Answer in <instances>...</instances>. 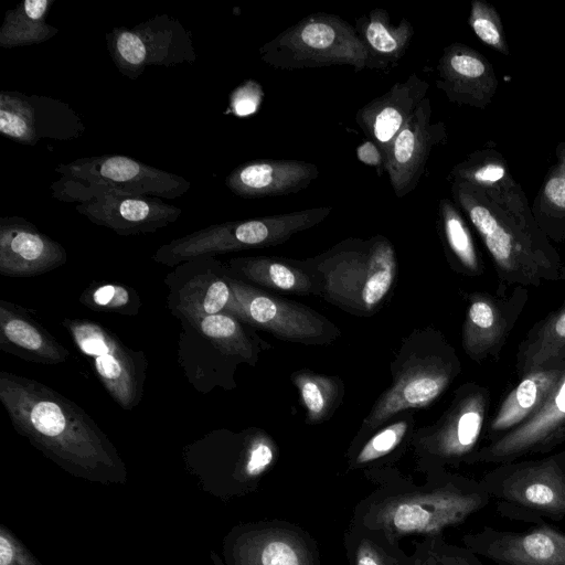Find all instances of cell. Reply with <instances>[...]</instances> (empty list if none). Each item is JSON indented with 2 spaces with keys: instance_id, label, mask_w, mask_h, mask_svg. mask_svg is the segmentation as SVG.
I'll use <instances>...</instances> for the list:
<instances>
[{
  "instance_id": "f6af8a7d",
  "label": "cell",
  "mask_w": 565,
  "mask_h": 565,
  "mask_svg": "<svg viewBox=\"0 0 565 565\" xmlns=\"http://www.w3.org/2000/svg\"><path fill=\"white\" fill-rule=\"evenodd\" d=\"M128 295L124 288L111 285L103 286L94 294L95 302L100 306H119L126 303Z\"/></svg>"
},
{
  "instance_id": "2e32d148",
  "label": "cell",
  "mask_w": 565,
  "mask_h": 565,
  "mask_svg": "<svg viewBox=\"0 0 565 565\" xmlns=\"http://www.w3.org/2000/svg\"><path fill=\"white\" fill-rule=\"evenodd\" d=\"M224 565H319L310 541L298 529L278 523H247L223 540Z\"/></svg>"
},
{
  "instance_id": "7bdbcfd3",
  "label": "cell",
  "mask_w": 565,
  "mask_h": 565,
  "mask_svg": "<svg viewBox=\"0 0 565 565\" xmlns=\"http://www.w3.org/2000/svg\"><path fill=\"white\" fill-rule=\"evenodd\" d=\"M230 298L228 286L222 280H216L207 288L203 300V309L207 315H216L227 305Z\"/></svg>"
},
{
  "instance_id": "277c9868",
  "label": "cell",
  "mask_w": 565,
  "mask_h": 565,
  "mask_svg": "<svg viewBox=\"0 0 565 565\" xmlns=\"http://www.w3.org/2000/svg\"><path fill=\"white\" fill-rule=\"evenodd\" d=\"M490 502L480 480L443 475L424 490L372 502L362 516V524L393 545L395 540L408 534L441 536L444 530L466 522Z\"/></svg>"
},
{
  "instance_id": "9c48e42d",
  "label": "cell",
  "mask_w": 565,
  "mask_h": 565,
  "mask_svg": "<svg viewBox=\"0 0 565 565\" xmlns=\"http://www.w3.org/2000/svg\"><path fill=\"white\" fill-rule=\"evenodd\" d=\"M330 206L274 214L263 217L230 221L200 230L164 246L161 253L172 257L195 256L253 247H269L287 242L292 235L323 222Z\"/></svg>"
},
{
  "instance_id": "603a6c76",
  "label": "cell",
  "mask_w": 565,
  "mask_h": 565,
  "mask_svg": "<svg viewBox=\"0 0 565 565\" xmlns=\"http://www.w3.org/2000/svg\"><path fill=\"white\" fill-rule=\"evenodd\" d=\"M565 371V363L527 373L507 394L486 429L488 443L513 430L545 404Z\"/></svg>"
},
{
  "instance_id": "6da1fadb",
  "label": "cell",
  "mask_w": 565,
  "mask_h": 565,
  "mask_svg": "<svg viewBox=\"0 0 565 565\" xmlns=\"http://www.w3.org/2000/svg\"><path fill=\"white\" fill-rule=\"evenodd\" d=\"M451 200L483 243L498 278L495 294L509 287L564 281L565 264L536 223L521 184L484 189L450 181Z\"/></svg>"
},
{
  "instance_id": "e0dca14e",
  "label": "cell",
  "mask_w": 565,
  "mask_h": 565,
  "mask_svg": "<svg viewBox=\"0 0 565 565\" xmlns=\"http://www.w3.org/2000/svg\"><path fill=\"white\" fill-rule=\"evenodd\" d=\"M565 443V371L543 407L526 422L479 447L467 465H500L550 454Z\"/></svg>"
},
{
  "instance_id": "b9f144b4",
  "label": "cell",
  "mask_w": 565,
  "mask_h": 565,
  "mask_svg": "<svg viewBox=\"0 0 565 565\" xmlns=\"http://www.w3.org/2000/svg\"><path fill=\"white\" fill-rule=\"evenodd\" d=\"M2 330L6 337L17 345L30 351H44L45 343L40 332L30 323L18 319H2Z\"/></svg>"
},
{
  "instance_id": "83f0119b",
  "label": "cell",
  "mask_w": 565,
  "mask_h": 565,
  "mask_svg": "<svg viewBox=\"0 0 565 565\" xmlns=\"http://www.w3.org/2000/svg\"><path fill=\"white\" fill-rule=\"evenodd\" d=\"M437 224L451 267L468 277L481 276L483 263L469 223L452 200H439Z\"/></svg>"
},
{
  "instance_id": "8fae6325",
  "label": "cell",
  "mask_w": 565,
  "mask_h": 565,
  "mask_svg": "<svg viewBox=\"0 0 565 565\" xmlns=\"http://www.w3.org/2000/svg\"><path fill=\"white\" fill-rule=\"evenodd\" d=\"M490 402L486 386L473 382L462 384L438 422L418 435V448L438 467L466 463L479 449Z\"/></svg>"
},
{
  "instance_id": "ac0fdd59",
  "label": "cell",
  "mask_w": 565,
  "mask_h": 565,
  "mask_svg": "<svg viewBox=\"0 0 565 565\" xmlns=\"http://www.w3.org/2000/svg\"><path fill=\"white\" fill-rule=\"evenodd\" d=\"M461 540L466 548L497 565H565V532L546 522L524 531L486 525Z\"/></svg>"
},
{
  "instance_id": "4fadbf2b",
  "label": "cell",
  "mask_w": 565,
  "mask_h": 565,
  "mask_svg": "<svg viewBox=\"0 0 565 565\" xmlns=\"http://www.w3.org/2000/svg\"><path fill=\"white\" fill-rule=\"evenodd\" d=\"M244 319L276 338L302 344H329L340 330L324 316L301 303L245 285H233Z\"/></svg>"
},
{
  "instance_id": "cb8c5ba5",
  "label": "cell",
  "mask_w": 565,
  "mask_h": 565,
  "mask_svg": "<svg viewBox=\"0 0 565 565\" xmlns=\"http://www.w3.org/2000/svg\"><path fill=\"white\" fill-rule=\"evenodd\" d=\"M65 253L61 245L38 231L21 217L0 220L1 270L22 271L41 269L60 263Z\"/></svg>"
},
{
  "instance_id": "7a4b0ae2",
  "label": "cell",
  "mask_w": 565,
  "mask_h": 565,
  "mask_svg": "<svg viewBox=\"0 0 565 565\" xmlns=\"http://www.w3.org/2000/svg\"><path fill=\"white\" fill-rule=\"evenodd\" d=\"M4 403L18 426L68 473L104 486L126 483L125 465L113 446L60 403L20 388Z\"/></svg>"
},
{
  "instance_id": "484cf974",
  "label": "cell",
  "mask_w": 565,
  "mask_h": 565,
  "mask_svg": "<svg viewBox=\"0 0 565 565\" xmlns=\"http://www.w3.org/2000/svg\"><path fill=\"white\" fill-rule=\"evenodd\" d=\"M565 363V301L539 320L518 345L515 370L527 373Z\"/></svg>"
},
{
  "instance_id": "836d02e7",
  "label": "cell",
  "mask_w": 565,
  "mask_h": 565,
  "mask_svg": "<svg viewBox=\"0 0 565 565\" xmlns=\"http://www.w3.org/2000/svg\"><path fill=\"white\" fill-rule=\"evenodd\" d=\"M468 23L483 44L500 54H510L501 17L492 4L483 0H472Z\"/></svg>"
},
{
  "instance_id": "8992f818",
  "label": "cell",
  "mask_w": 565,
  "mask_h": 565,
  "mask_svg": "<svg viewBox=\"0 0 565 565\" xmlns=\"http://www.w3.org/2000/svg\"><path fill=\"white\" fill-rule=\"evenodd\" d=\"M480 481L502 518L534 525L565 519V449L497 465Z\"/></svg>"
},
{
  "instance_id": "f546056e",
  "label": "cell",
  "mask_w": 565,
  "mask_h": 565,
  "mask_svg": "<svg viewBox=\"0 0 565 565\" xmlns=\"http://www.w3.org/2000/svg\"><path fill=\"white\" fill-rule=\"evenodd\" d=\"M54 0H25L6 12L0 28V46L12 49L41 44L52 39L58 29L46 22Z\"/></svg>"
},
{
  "instance_id": "ffe728a7",
  "label": "cell",
  "mask_w": 565,
  "mask_h": 565,
  "mask_svg": "<svg viewBox=\"0 0 565 565\" xmlns=\"http://www.w3.org/2000/svg\"><path fill=\"white\" fill-rule=\"evenodd\" d=\"M436 71V86L456 105L486 109L497 93L499 82L492 64L467 44L445 46Z\"/></svg>"
},
{
  "instance_id": "74e56055",
  "label": "cell",
  "mask_w": 565,
  "mask_h": 565,
  "mask_svg": "<svg viewBox=\"0 0 565 565\" xmlns=\"http://www.w3.org/2000/svg\"><path fill=\"white\" fill-rule=\"evenodd\" d=\"M201 329L203 333L210 338L231 340L237 352L247 358L252 356V347L244 338L241 327L232 317L225 315H207L201 321Z\"/></svg>"
},
{
  "instance_id": "d4e9b609",
  "label": "cell",
  "mask_w": 565,
  "mask_h": 565,
  "mask_svg": "<svg viewBox=\"0 0 565 565\" xmlns=\"http://www.w3.org/2000/svg\"><path fill=\"white\" fill-rule=\"evenodd\" d=\"M355 30L367 54L366 68L386 73L398 65L415 34L407 19L392 24L388 12L381 8L356 19Z\"/></svg>"
},
{
  "instance_id": "ba28073f",
  "label": "cell",
  "mask_w": 565,
  "mask_h": 565,
  "mask_svg": "<svg viewBox=\"0 0 565 565\" xmlns=\"http://www.w3.org/2000/svg\"><path fill=\"white\" fill-rule=\"evenodd\" d=\"M50 188L54 199L76 203L77 213L121 235L154 232L175 222L182 212L159 198L126 194L63 175Z\"/></svg>"
},
{
  "instance_id": "7402d4cb",
  "label": "cell",
  "mask_w": 565,
  "mask_h": 565,
  "mask_svg": "<svg viewBox=\"0 0 565 565\" xmlns=\"http://www.w3.org/2000/svg\"><path fill=\"white\" fill-rule=\"evenodd\" d=\"M429 89L416 73L395 83L386 93L373 98L355 114L358 126L379 146L383 154L388 145L412 117Z\"/></svg>"
},
{
  "instance_id": "f1b7e54d",
  "label": "cell",
  "mask_w": 565,
  "mask_h": 565,
  "mask_svg": "<svg viewBox=\"0 0 565 565\" xmlns=\"http://www.w3.org/2000/svg\"><path fill=\"white\" fill-rule=\"evenodd\" d=\"M555 162L544 177L531 210L551 242H565V140L555 148Z\"/></svg>"
},
{
  "instance_id": "4316f807",
  "label": "cell",
  "mask_w": 565,
  "mask_h": 565,
  "mask_svg": "<svg viewBox=\"0 0 565 565\" xmlns=\"http://www.w3.org/2000/svg\"><path fill=\"white\" fill-rule=\"evenodd\" d=\"M233 263L248 279L266 288L320 297L317 280L303 260L257 256L235 259Z\"/></svg>"
},
{
  "instance_id": "44dd1931",
  "label": "cell",
  "mask_w": 565,
  "mask_h": 565,
  "mask_svg": "<svg viewBox=\"0 0 565 565\" xmlns=\"http://www.w3.org/2000/svg\"><path fill=\"white\" fill-rule=\"evenodd\" d=\"M318 175V167L302 160H254L234 168L226 177L225 185L244 199L280 196L308 188Z\"/></svg>"
},
{
  "instance_id": "8d00e7d4",
  "label": "cell",
  "mask_w": 565,
  "mask_h": 565,
  "mask_svg": "<svg viewBox=\"0 0 565 565\" xmlns=\"http://www.w3.org/2000/svg\"><path fill=\"white\" fill-rule=\"evenodd\" d=\"M408 425V420L401 419L377 430L360 449L354 463L365 465L390 454L406 436Z\"/></svg>"
},
{
  "instance_id": "7dc6e473",
  "label": "cell",
  "mask_w": 565,
  "mask_h": 565,
  "mask_svg": "<svg viewBox=\"0 0 565 565\" xmlns=\"http://www.w3.org/2000/svg\"><path fill=\"white\" fill-rule=\"evenodd\" d=\"M413 565V564H412Z\"/></svg>"
},
{
  "instance_id": "d590c367",
  "label": "cell",
  "mask_w": 565,
  "mask_h": 565,
  "mask_svg": "<svg viewBox=\"0 0 565 565\" xmlns=\"http://www.w3.org/2000/svg\"><path fill=\"white\" fill-rule=\"evenodd\" d=\"M366 534L358 536L352 551V565H412V558L395 555L393 545L384 546V540L365 530Z\"/></svg>"
},
{
  "instance_id": "7c38bea8",
  "label": "cell",
  "mask_w": 565,
  "mask_h": 565,
  "mask_svg": "<svg viewBox=\"0 0 565 565\" xmlns=\"http://www.w3.org/2000/svg\"><path fill=\"white\" fill-rule=\"evenodd\" d=\"M54 171L66 178L138 196L173 200L184 195L191 186L181 175L122 154L78 158L56 166Z\"/></svg>"
},
{
  "instance_id": "1f68e13d",
  "label": "cell",
  "mask_w": 565,
  "mask_h": 565,
  "mask_svg": "<svg viewBox=\"0 0 565 565\" xmlns=\"http://www.w3.org/2000/svg\"><path fill=\"white\" fill-rule=\"evenodd\" d=\"M291 380L299 391L308 424L328 420L342 402L344 386L339 376L299 370L291 374Z\"/></svg>"
},
{
  "instance_id": "30bf717a",
  "label": "cell",
  "mask_w": 565,
  "mask_h": 565,
  "mask_svg": "<svg viewBox=\"0 0 565 565\" xmlns=\"http://www.w3.org/2000/svg\"><path fill=\"white\" fill-rule=\"evenodd\" d=\"M107 51L117 70L130 79L148 66L194 63L196 53L190 32L167 14L135 26H117L106 34Z\"/></svg>"
},
{
  "instance_id": "52a82bcc",
  "label": "cell",
  "mask_w": 565,
  "mask_h": 565,
  "mask_svg": "<svg viewBox=\"0 0 565 565\" xmlns=\"http://www.w3.org/2000/svg\"><path fill=\"white\" fill-rule=\"evenodd\" d=\"M259 53L264 63L281 71L347 65L360 72L367 61L355 28L326 12L302 18L266 42Z\"/></svg>"
},
{
  "instance_id": "60d3db41",
  "label": "cell",
  "mask_w": 565,
  "mask_h": 565,
  "mask_svg": "<svg viewBox=\"0 0 565 565\" xmlns=\"http://www.w3.org/2000/svg\"><path fill=\"white\" fill-rule=\"evenodd\" d=\"M264 97L262 86L254 79H248L237 86L230 95L228 108L237 117H245L254 114L259 108Z\"/></svg>"
},
{
  "instance_id": "bcb514c9",
  "label": "cell",
  "mask_w": 565,
  "mask_h": 565,
  "mask_svg": "<svg viewBox=\"0 0 565 565\" xmlns=\"http://www.w3.org/2000/svg\"><path fill=\"white\" fill-rule=\"evenodd\" d=\"M211 561L213 565H224L222 557L214 551H211Z\"/></svg>"
},
{
  "instance_id": "d6a6232c",
  "label": "cell",
  "mask_w": 565,
  "mask_h": 565,
  "mask_svg": "<svg viewBox=\"0 0 565 565\" xmlns=\"http://www.w3.org/2000/svg\"><path fill=\"white\" fill-rule=\"evenodd\" d=\"M447 181H465L484 189L504 188L516 180L504 157L494 148H483L455 164Z\"/></svg>"
},
{
  "instance_id": "5bb4252c",
  "label": "cell",
  "mask_w": 565,
  "mask_h": 565,
  "mask_svg": "<svg viewBox=\"0 0 565 565\" xmlns=\"http://www.w3.org/2000/svg\"><path fill=\"white\" fill-rule=\"evenodd\" d=\"M84 130L79 115L66 103L17 90L0 92V132L15 142L34 146L43 138L67 141Z\"/></svg>"
},
{
  "instance_id": "ee69618b",
  "label": "cell",
  "mask_w": 565,
  "mask_h": 565,
  "mask_svg": "<svg viewBox=\"0 0 565 565\" xmlns=\"http://www.w3.org/2000/svg\"><path fill=\"white\" fill-rule=\"evenodd\" d=\"M356 158L362 163L376 169L381 177L384 169V154L376 143L371 140L362 142L355 150Z\"/></svg>"
},
{
  "instance_id": "ab89813d",
  "label": "cell",
  "mask_w": 565,
  "mask_h": 565,
  "mask_svg": "<svg viewBox=\"0 0 565 565\" xmlns=\"http://www.w3.org/2000/svg\"><path fill=\"white\" fill-rule=\"evenodd\" d=\"M0 565H42L38 557L3 523L0 525Z\"/></svg>"
},
{
  "instance_id": "5b68a950",
  "label": "cell",
  "mask_w": 565,
  "mask_h": 565,
  "mask_svg": "<svg viewBox=\"0 0 565 565\" xmlns=\"http://www.w3.org/2000/svg\"><path fill=\"white\" fill-rule=\"evenodd\" d=\"M392 383L364 418L361 433H371L394 415L434 403L461 372L455 348L433 328L404 339L391 363Z\"/></svg>"
},
{
  "instance_id": "4dcf8cb0",
  "label": "cell",
  "mask_w": 565,
  "mask_h": 565,
  "mask_svg": "<svg viewBox=\"0 0 565 565\" xmlns=\"http://www.w3.org/2000/svg\"><path fill=\"white\" fill-rule=\"evenodd\" d=\"M75 339L81 350L94 356L98 374L109 390L121 402H127L130 395V375L127 363L115 350L114 342L97 327L82 324L74 330Z\"/></svg>"
},
{
  "instance_id": "d6986e66",
  "label": "cell",
  "mask_w": 565,
  "mask_h": 565,
  "mask_svg": "<svg viewBox=\"0 0 565 565\" xmlns=\"http://www.w3.org/2000/svg\"><path fill=\"white\" fill-rule=\"evenodd\" d=\"M427 96L398 131L384 152V169L397 198L409 194L422 180L431 150L447 142L443 121H431Z\"/></svg>"
},
{
  "instance_id": "f35d334b",
  "label": "cell",
  "mask_w": 565,
  "mask_h": 565,
  "mask_svg": "<svg viewBox=\"0 0 565 565\" xmlns=\"http://www.w3.org/2000/svg\"><path fill=\"white\" fill-rule=\"evenodd\" d=\"M276 456L277 448L267 436H259L250 443L245 451V471L253 487L274 463Z\"/></svg>"
},
{
  "instance_id": "9a60e30c",
  "label": "cell",
  "mask_w": 565,
  "mask_h": 565,
  "mask_svg": "<svg viewBox=\"0 0 565 565\" xmlns=\"http://www.w3.org/2000/svg\"><path fill=\"white\" fill-rule=\"evenodd\" d=\"M466 300L461 331L465 353L479 363L497 360L527 303V288L515 286L503 295L475 291L467 294Z\"/></svg>"
},
{
  "instance_id": "e575fe53",
  "label": "cell",
  "mask_w": 565,
  "mask_h": 565,
  "mask_svg": "<svg viewBox=\"0 0 565 565\" xmlns=\"http://www.w3.org/2000/svg\"><path fill=\"white\" fill-rule=\"evenodd\" d=\"M412 562L413 565H486L470 550L450 545L441 536L428 537L418 544Z\"/></svg>"
},
{
  "instance_id": "3957f363",
  "label": "cell",
  "mask_w": 565,
  "mask_h": 565,
  "mask_svg": "<svg viewBox=\"0 0 565 565\" xmlns=\"http://www.w3.org/2000/svg\"><path fill=\"white\" fill-rule=\"evenodd\" d=\"M303 263L317 280L320 297L360 317L380 310L397 274L394 245L383 235L345 238Z\"/></svg>"
}]
</instances>
